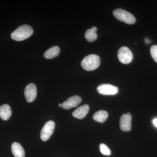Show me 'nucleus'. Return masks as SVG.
Instances as JSON below:
<instances>
[{
    "mask_svg": "<svg viewBox=\"0 0 157 157\" xmlns=\"http://www.w3.org/2000/svg\"><path fill=\"white\" fill-rule=\"evenodd\" d=\"M33 33V29L28 25L19 26L11 34V39L16 41H22L29 38Z\"/></svg>",
    "mask_w": 157,
    "mask_h": 157,
    "instance_id": "f257e3e1",
    "label": "nucleus"
},
{
    "mask_svg": "<svg viewBox=\"0 0 157 157\" xmlns=\"http://www.w3.org/2000/svg\"><path fill=\"white\" fill-rule=\"evenodd\" d=\"M101 63L100 57L97 55L90 54L86 56L81 62V66L88 71L96 70Z\"/></svg>",
    "mask_w": 157,
    "mask_h": 157,
    "instance_id": "f03ea898",
    "label": "nucleus"
},
{
    "mask_svg": "<svg viewBox=\"0 0 157 157\" xmlns=\"http://www.w3.org/2000/svg\"><path fill=\"white\" fill-rule=\"evenodd\" d=\"M113 15L118 20L128 24H133L136 21V18L133 14L122 9H115L113 11Z\"/></svg>",
    "mask_w": 157,
    "mask_h": 157,
    "instance_id": "7ed1b4c3",
    "label": "nucleus"
},
{
    "mask_svg": "<svg viewBox=\"0 0 157 157\" xmlns=\"http://www.w3.org/2000/svg\"><path fill=\"white\" fill-rule=\"evenodd\" d=\"M117 56L120 61L124 64L130 63L133 59L132 51L126 46L121 47L118 52Z\"/></svg>",
    "mask_w": 157,
    "mask_h": 157,
    "instance_id": "20e7f679",
    "label": "nucleus"
},
{
    "mask_svg": "<svg viewBox=\"0 0 157 157\" xmlns=\"http://www.w3.org/2000/svg\"><path fill=\"white\" fill-rule=\"evenodd\" d=\"M55 127V123L52 121H48L44 125L41 130L40 137L43 141H46L49 139L53 134Z\"/></svg>",
    "mask_w": 157,
    "mask_h": 157,
    "instance_id": "39448f33",
    "label": "nucleus"
},
{
    "mask_svg": "<svg viewBox=\"0 0 157 157\" xmlns=\"http://www.w3.org/2000/svg\"><path fill=\"white\" fill-rule=\"evenodd\" d=\"M99 94L105 95H114L118 92V88L117 86L109 84L100 85L97 88Z\"/></svg>",
    "mask_w": 157,
    "mask_h": 157,
    "instance_id": "423d86ee",
    "label": "nucleus"
},
{
    "mask_svg": "<svg viewBox=\"0 0 157 157\" xmlns=\"http://www.w3.org/2000/svg\"><path fill=\"white\" fill-rule=\"evenodd\" d=\"M37 88L33 83H30L26 86L25 90V96L27 101L29 103L35 101L37 96Z\"/></svg>",
    "mask_w": 157,
    "mask_h": 157,
    "instance_id": "0eeeda50",
    "label": "nucleus"
},
{
    "mask_svg": "<svg viewBox=\"0 0 157 157\" xmlns=\"http://www.w3.org/2000/svg\"><path fill=\"white\" fill-rule=\"evenodd\" d=\"M132 117L130 113L124 114L121 117L120 127L124 132H128L132 128Z\"/></svg>",
    "mask_w": 157,
    "mask_h": 157,
    "instance_id": "6e6552de",
    "label": "nucleus"
},
{
    "mask_svg": "<svg viewBox=\"0 0 157 157\" xmlns=\"http://www.w3.org/2000/svg\"><path fill=\"white\" fill-rule=\"evenodd\" d=\"M82 101L81 97L78 96H74L68 98L67 101L62 104V107L65 109H69L71 108L77 107Z\"/></svg>",
    "mask_w": 157,
    "mask_h": 157,
    "instance_id": "1a4fd4ad",
    "label": "nucleus"
},
{
    "mask_svg": "<svg viewBox=\"0 0 157 157\" xmlns=\"http://www.w3.org/2000/svg\"><path fill=\"white\" fill-rule=\"evenodd\" d=\"M89 106L87 104L82 105L78 107L73 113V116L78 119H82L86 116L89 110Z\"/></svg>",
    "mask_w": 157,
    "mask_h": 157,
    "instance_id": "9d476101",
    "label": "nucleus"
},
{
    "mask_svg": "<svg viewBox=\"0 0 157 157\" xmlns=\"http://www.w3.org/2000/svg\"><path fill=\"white\" fill-rule=\"evenodd\" d=\"M11 151L15 157H25V151L19 143L14 142L11 145Z\"/></svg>",
    "mask_w": 157,
    "mask_h": 157,
    "instance_id": "9b49d317",
    "label": "nucleus"
},
{
    "mask_svg": "<svg viewBox=\"0 0 157 157\" xmlns=\"http://www.w3.org/2000/svg\"><path fill=\"white\" fill-rule=\"evenodd\" d=\"M11 115V108L8 104H4L0 107V117L3 120H8Z\"/></svg>",
    "mask_w": 157,
    "mask_h": 157,
    "instance_id": "f8f14e48",
    "label": "nucleus"
},
{
    "mask_svg": "<svg viewBox=\"0 0 157 157\" xmlns=\"http://www.w3.org/2000/svg\"><path fill=\"white\" fill-rule=\"evenodd\" d=\"M60 48L58 46H54L48 49L44 53V56L46 59H52L58 56Z\"/></svg>",
    "mask_w": 157,
    "mask_h": 157,
    "instance_id": "ddd939ff",
    "label": "nucleus"
},
{
    "mask_svg": "<svg viewBox=\"0 0 157 157\" xmlns=\"http://www.w3.org/2000/svg\"><path fill=\"white\" fill-rule=\"evenodd\" d=\"M97 29H98L96 27L93 26L91 29H89L86 32L85 37L89 42H94L98 38V35L96 33Z\"/></svg>",
    "mask_w": 157,
    "mask_h": 157,
    "instance_id": "4468645a",
    "label": "nucleus"
},
{
    "mask_svg": "<svg viewBox=\"0 0 157 157\" xmlns=\"http://www.w3.org/2000/svg\"><path fill=\"white\" fill-rule=\"evenodd\" d=\"M108 113L104 110H99L93 115V119L98 122L103 123L106 121L108 117Z\"/></svg>",
    "mask_w": 157,
    "mask_h": 157,
    "instance_id": "2eb2a0df",
    "label": "nucleus"
},
{
    "mask_svg": "<svg viewBox=\"0 0 157 157\" xmlns=\"http://www.w3.org/2000/svg\"><path fill=\"white\" fill-rule=\"evenodd\" d=\"M100 149L101 153L103 155L108 156L111 154V151L109 147L104 144H100Z\"/></svg>",
    "mask_w": 157,
    "mask_h": 157,
    "instance_id": "dca6fc26",
    "label": "nucleus"
},
{
    "mask_svg": "<svg viewBox=\"0 0 157 157\" xmlns=\"http://www.w3.org/2000/svg\"><path fill=\"white\" fill-rule=\"evenodd\" d=\"M150 53L151 56L155 61L157 63V45H154L150 48Z\"/></svg>",
    "mask_w": 157,
    "mask_h": 157,
    "instance_id": "f3484780",
    "label": "nucleus"
},
{
    "mask_svg": "<svg viewBox=\"0 0 157 157\" xmlns=\"http://www.w3.org/2000/svg\"><path fill=\"white\" fill-rule=\"evenodd\" d=\"M154 125L157 128V118L154 119L153 121Z\"/></svg>",
    "mask_w": 157,
    "mask_h": 157,
    "instance_id": "a211bd4d",
    "label": "nucleus"
},
{
    "mask_svg": "<svg viewBox=\"0 0 157 157\" xmlns=\"http://www.w3.org/2000/svg\"><path fill=\"white\" fill-rule=\"evenodd\" d=\"M145 42H146L147 43H148L149 42H150V41L148 39H145Z\"/></svg>",
    "mask_w": 157,
    "mask_h": 157,
    "instance_id": "6ab92c4d",
    "label": "nucleus"
},
{
    "mask_svg": "<svg viewBox=\"0 0 157 157\" xmlns=\"http://www.w3.org/2000/svg\"><path fill=\"white\" fill-rule=\"evenodd\" d=\"M62 106H63V104H59V107H62Z\"/></svg>",
    "mask_w": 157,
    "mask_h": 157,
    "instance_id": "aec40b11",
    "label": "nucleus"
}]
</instances>
